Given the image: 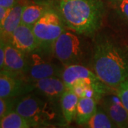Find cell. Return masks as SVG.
Listing matches in <instances>:
<instances>
[{"label":"cell","instance_id":"cell-1","mask_svg":"<svg viewBox=\"0 0 128 128\" xmlns=\"http://www.w3.org/2000/svg\"><path fill=\"white\" fill-rule=\"evenodd\" d=\"M91 67L108 87L116 91L128 78V54L115 41L102 38L94 47Z\"/></svg>","mask_w":128,"mask_h":128},{"label":"cell","instance_id":"cell-2","mask_svg":"<svg viewBox=\"0 0 128 128\" xmlns=\"http://www.w3.org/2000/svg\"><path fill=\"white\" fill-rule=\"evenodd\" d=\"M59 10L69 29L87 36L100 28L105 12L101 0H60Z\"/></svg>","mask_w":128,"mask_h":128},{"label":"cell","instance_id":"cell-3","mask_svg":"<svg viewBox=\"0 0 128 128\" xmlns=\"http://www.w3.org/2000/svg\"><path fill=\"white\" fill-rule=\"evenodd\" d=\"M15 110L28 121L31 128L65 127L68 124L60 103L54 102L37 93H28L18 98Z\"/></svg>","mask_w":128,"mask_h":128},{"label":"cell","instance_id":"cell-4","mask_svg":"<svg viewBox=\"0 0 128 128\" xmlns=\"http://www.w3.org/2000/svg\"><path fill=\"white\" fill-rule=\"evenodd\" d=\"M60 77L68 89H91L96 92L100 100L112 90L98 77L92 70L81 64L64 66Z\"/></svg>","mask_w":128,"mask_h":128},{"label":"cell","instance_id":"cell-5","mask_svg":"<svg viewBox=\"0 0 128 128\" xmlns=\"http://www.w3.org/2000/svg\"><path fill=\"white\" fill-rule=\"evenodd\" d=\"M61 16L50 9L33 26L39 49L46 55L52 54L53 46L56 39L66 30Z\"/></svg>","mask_w":128,"mask_h":128},{"label":"cell","instance_id":"cell-6","mask_svg":"<svg viewBox=\"0 0 128 128\" xmlns=\"http://www.w3.org/2000/svg\"><path fill=\"white\" fill-rule=\"evenodd\" d=\"M78 34L65 30L56 39L52 54L62 66L79 64L84 56V45Z\"/></svg>","mask_w":128,"mask_h":128},{"label":"cell","instance_id":"cell-7","mask_svg":"<svg viewBox=\"0 0 128 128\" xmlns=\"http://www.w3.org/2000/svg\"><path fill=\"white\" fill-rule=\"evenodd\" d=\"M46 55L39 48L28 54V68L25 75L27 81L33 82L43 78L61 76L64 66H60L48 60Z\"/></svg>","mask_w":128,"mask_h":128},{"label":"cell","instance_id":"cell-8","mask_svg":"<svg viewBox=\"0 0 128 128\" xmlns=\"http://www.w3.org/2000/svg\"><path fill=\"white\" fill-rule=\"evenodd\" d=\"M33 91L32 82L2 71L0 73V98H19Z\"/></svg>","mask_w":128,"mask_h":128},{"label":"cell","instance_id":"cell-9","mask_svg":"<svg viewBox=\"0 0 128 128\" xmlns=\"http://www.w3.org/2000/svg\"><path fill=\"white\" fill-rule=\"evenodd\" d=\"M5 44V61L2 71L25 78L28 68L27 54L14 46L10 42Z\"/></svg>","mask_w":128,"mask_h":128},{"label":"cell","instance_id":"cell-10","mask_svg":"<svg viewBox=\"0 0 128 128\" xmlns=\"http://www.w3.org/2000/svg\"><path fill=\"white\" fill-rule=\"evenodd\" d=\"M33 90L54 102L60 103L64 92L68 88L61 77L54 76L43 78L32 82Z\"/></svg>","mask_w":128,"mask_h":128},{"label":"cell","instance_id":"cell-11","mask_svg":"<svg viewBox=\"0 0 128 128\" xmlns=\"http://www.w3.org/2000/svg\"><path fill=\"white\" fill-rule=\"evenodd\" d=\"M100 106L118 128H128V112L117 95H105Z\"/></svg>","mask_w":128,"mask_h":128},{"label":"cell","instance_id":"cell-12","mask_svg":"<svg viewBox=\"0 0 128 128\" xmlns=\"http://www.w3.org/2000/svg\"><path fill=\"white\" fill-rule=\"evenodd\" d=\"M9 42L26 54L39 48L33 28L22 23L12 34Z\"/></svg>","mask_w":128,"mask_h":128},{"label":"cell","instance_id":"cell-13","mask_svg":"<svg viewBox=\"0 0 128 128\" xmlns=\"http://www.w3.org/2000/svg\"><path fill=\"white\" fill-rule=\"evenodd\" d=\"M25 5L17 3L10 9L4 24L0 26L1 39L9 42L12 34L22 23V17Z\"/></svg>","mask_w":128,"mask_h":128},{"label":"cell","instance_id":"cell-14","mask_svg":"<svg viewBox=\"0 0 128 128\" xmlns=\"http://www.w3.org/2000/svg\"><path fill=\"white\" fill-rule=\"evenodd\" d=\"M98 102L94 98L81 97L78 101L75 120L79 125H85L98 110Z\"/></svg>","mask_w":128,"mask_h":128},{"label":"cell","instance_id":"cell-15","mask_svg":"<svg viewBox=\"0 0 128 128\" xmlns=\"http://www.w3.org/2000/svg\"><path fill=\"white\" fill-rule=\"evenodd\" d=\"M80 97L73 90L67 89L60 100L62 114L68 124L75 120Z\"/></svg>","mask_w":128,"mask_h":128},{"label":"cell","instance_id":"cell-16","mask_svg":"<svg viewBox=\"0 0 128 128\" xmlns=\"http://www.w3.org/2000/svg\"><path fill=\"white\" fill-rule=\"evenodd\" d=\"M50 8L45 3H31L24 6L22 17V24L33 27L44 14Z\"/></svg>","mask_w":128,"mask_h":128},{"label":"cell","instance_id":"cell-17","mask_svg":"<svg viewBox=\"0 0 128 128\" xmlns=\"http://www.w3.org/2000/svg\"><path fill=\"white\" fill-rule=\"evenodd\" d=\"M0 128H31V126L22 115L14 110L1 118Z\"/></svg>","mask_w":128,"mask_h":128},{"label":"cell","instance_id":"cell-18","mask_svg":"<svg viewBox=\"0 0 128 128\" xmlns=\"http://www.w3.org/2000/svg\"><path fill=\"white\" fill-rule=\"evenodd\" d=\"M86 125L87 128H118L101 106Z\"/></svg>","mask_w":128,"mask_h":128},{"label":"cell","instance_id":"cell-19","mask_svg":"<svg viewBox=\"0 0 128 128\" xmlns=\"http://www.w3.org/2000/svg\"><path fill=\"white\" fill-rule=\"evenodd\" d=\"M18 98H0V119L15 110Z\"/></svg>","mask_w":128,"mask_h":128},{"label":"cell","instance_id":"cell-20","mask_svg":"<svg viewBox=\"0 0 128 128\" xmlns=\"http://www.w3.org/2000/svg\"><path fill=\"white\" fill-rule=\"evenodd\" d=\"M117 13L128 22V0H110Z\"/></svg>","mask_w":128,"mask_h":128},{"label":"cell","instance_id":"cell-21","mask_svg":"<svg viewBox=\"0 0 128 128\" xmlns=\"http://www.w3.org/2000/svg\"><path fill=\"white\" fill-rule=\"evenodd\" d=\"M115 92L128 112V78L120 85Z\"/></svg>","mask_w":128,"mask_h":128},{"label":"cell","instance_id":"cell-22","mask_svg":"<svg viewBox=\"0 0 128 128\" xmlns=\"http://www.w3.org/2000/svg\"><path fill=\"white\" fill-rule=\"evenodd\" d=\"M5 41L1 39L0 44V68L1 70L4 68L5 61Z\"/></svg>","mask_w":128,"mask_h":128},{"label":"cell","instance_id":"cell-23","mask_svg":"<svg viewBox=\"0 0 128 128\" xmlns=\"http://www.w3.org/2000/svg\"><path fill=\"white\" fill-rule=\"evenodd\" d=\"M11 9L5 8V7H3V6H0V26L4 24Z\"/></svg>","mask_w":128,"mask_h":128},{"label":"cell","instance_id":"cell-24","mask_svg":"<svg viewBox=\"0 0 128 128\" xmlns=\"http://www.w3.org/2000/svg\"><path fill=\"white\" fill-rule=\"evenodd\" d=\"M18 3V0H0V6L11 9Z\"/></svg>","mask_w":128,"mask_h":128},{"label":"cell","instance_id":"cell-25","mask_svg":"<svg viewBox=\"0 0 128 128\" xmlns=\"http://www.w3.org/2000/svg\"><path fill=\"white\" fill-rule=\"evenodd\" d=\"M63 128L60 127H39V128Z\"/></svg>","mask_w":128,"mask_h":128}]
</instances>
